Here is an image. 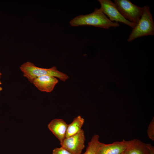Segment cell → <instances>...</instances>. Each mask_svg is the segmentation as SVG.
<instances>
[{
	"label": "cell",
	"mask_w": 154,
	"mask_h": 154,
	"mask_svg": "<svg viewBox=\"0 0 154 154\" xmlns=\"http://www.w3.org/2000/svg\"><path fill=\"white\" fill-rule=\"evenodd\" d=\"M114 1L123 17L136 25L143 13V7L138 6L129 0H114Z\"/></svg>",
	"instance_id": "cell-4"
},
{
	"label": "cell",
	"mask_w": 154,
	"mask_h": 154,
	"mask_svg": "<svg viewBox=\"0 0 154 154\" xmlns=\"http://www.w3.org/2000/svg\"><path fill=\"white\" fill-rule=\"evenodd\" d=\"M147 134L149 138L152 141H154V118L151 120L149 124L147 130Z\"/></svg>",
	"instance_id": "cell-13"
},
{
	"label": "cell",
	"mask_w": 154,
	"mask_h": 154,
	"mask_svg": "<svg viewBox=\"0 0 154 154\" xmlns=\"http://www.w3.org/2000/svg\"><path fill=\"white\" fill-rule=\"evenodd\" d=\"M20 69L23 73V76L32 84L36 78L44 75H49L58 78L65 82L69 78L65 74L58 70L55 66L48 68L37 67L33 63L27 62L22 64Z\"/></svg>",
	"instance_id": "cell-2"
},
{
	"label": "cell",
	"mask_w": 154,
	"mask_h": 154,
	"mask_svg": "<svg viewBox=\"0 0 154 154\" xmlns=\"http://www.w3.org/2000/svg\"><path fill=\"white\" fill-rule=\"evenodd\" d=\"M84 122V119L80 116L74 119L72 122L68 124L66 137H68L79 132Z\"/></svg>",
	"instance_id": "cell-11"
},
{
	"label": "cell",
	"mask_w": 154,
	"mask_h": 154,
	"mask_svg": "<svg viewBox=\"0 0 154 154\" xmlns=\"http://www.w3.org/2000/svg\"><path fill=\"white\" fill-rule=\"evenodd\" d=\"M99 136L94 134L88 143L86 151L83 154H96L98 147L100 142Z\"/></svg>",
	"instance_id": "cell-12"
},
{
	"label": "cell",
	"mask_w": 154,
	"mask_h": 154,
	"mask_svg": "<svg viewBox=\"0 0 154 154\" xmlns=\"http://www.w3.org/2000/svg\"><path fill=\"white\" fill-rule=\"evenodd\" d=\"M70 23L73 27L90 25L106 29L119 26L118 23L111 21L100 9L97 8L90 14L76 17L70 21Z\"/></svg>",
	"instance_id": "cell-1"
},
{
	"label": "cell",
	"mask_w": 154,
	"mask_h": 154,
	"mask_svg": "<svg viewBox=\"0 0 154 154\" xmlns=\"http://www.w3.org/2000/svg\"><path fill=\"white\" fill-rule=\"evenodd\" d=\"M2 88L0 86V92L2 90Z\"/></svg>",
	"instance_id": "cell-17"
},
{
	"label": "cell",
	"mask_w": 154,
	"mask_h": 154,
	"mask_svg": "<svg viewBox=\"0 0 154 154\" xmlns=\"http://www.w3.org/2000/svg\"><path fill=\"white\" fill-rule=\"evenodd\" d=\"M100 8L111 21L123 23L133 29L136 25L125 19L122 15L114 2L110 0H98Z\"/></svg>",
	"instance_id": "cell-5"
},
{
	"label": "cell",
	"mask_w": 154,
	"mask_h": 154,
	"mask_svg": "<svg viewBox=\"0 0 154 154\" xmlns=\"http://www.w3.org/2000/svg\"><path fill=\"white\" fill-rule=\"evenodd\" d=\"M124 152L125 154H149L146 143L138 139L130 140Z\"/></svg>",
	"instance_id": "cell-10"
},
{
	"label": "cell",
	"mask_w": 154,
	"mask_h": 154,
	"mask_svg": "<svg viewBox=\"0 0 154 154\" xmlns=\"http://www.w3.org/2000/svg\"><path fill=\"white\" fill-rule=\"evenodd\" d=\"M147 146L149 149V154H154V147L150 143H146Z\"/></svg>",
	"instance_id": "cell-15"
},
{
	"label": "cell",
	"mask_w": 154,
	"mask_h": 154,
	"mask_svg": "<svg viewBox=\"0 0 154 154\" xmlns=\"http://www.w3.org/2000/svg\"><path fill=\"white\" fill-rule=\"evenodd\" d=\"M143 13L138 23L132 29L127 41L131 42L139 37L154 35V22L148 6L143 7Z\"/></svg>",
	"instance_id": "cell-3"
},
{
	"label": "cell",
	"mask_w": 154,
	"mask_h": 154,
	"mask_svg": "<svg viewBox=\"0 0 154 154\" xmlns=\"http://www.w3.org/2000/svg\"><path fill=\"white\" fill-rule=\"evenodd\" d=\"M129 142V141L124 139L108 144L100 142L96 154H121L127 149Z\"/></svg>",
	"instance_id": "cell-7"
},
{
	"label": "cell",
	"mask_w": 154,
	"mask_h": 154,
	"mask_svg": "<svg viewBox=\"0 0 154 154\" xmlns=\"http://www.w3.org/2000/svg\"><path fill=\"white\" fill-rule=\"evenodd\" d=\"M85 139L84 132L82 129L78 133L66 137L60 144L72 154H81L85 147Z\"/></svg>",
	"instance_id": "cell-6"
},
{
	"label": "cell",
	"mask_w": 154,
	"mask_h": 154,
	"mask_svg": "<svg viewBox=\"0 0 154 154\" xmlns=\"http://www.w3.org/2000/svg\"><path fill=\"white\" fill-rule=\"evenodd\" d=\"M121 154H125L124 152H123V153H122Z\"/></svg>",
	"instance_id": "cell-18"
},
{
	"label": "cell",
	"mask_w": 154,
	"mask_h": 154,
	"mask_svg": "<svg viewBox=\"0 0 154 154\" xmlns=\"http://www.w3.org/2000/svg\"><path fill=\"white\" fill-rule=\"evenodd\" d=\"M1 75H2V74L0 72V85L2 84V83L0 80V78H1Z\"/></svg>",
	"instance_id": "cell-16"
},
{
	"label": "cell",
	"mask_w": 154,
	"mask_h": 154,
	"mask_svg": "<svg viewBox=\"0 0 154 154\" xmlns=\"http://www.w3.org/2000/svg\"><path fill=\"white\" fill-rule=\"evenodd\" d=\"M58 82V80L55 77L44 75L36 78L33 81L32 84L41 91L50 92Z\"/></svg>",
	"instance_id": "cell-8"
},
{
	"label": "cell",
	"mask_w": 154,
	"mask_h": 154,
	"mask_svg": "<svg viewBox=\"0 0 154 154\" xmlns=\"http://www.w3.org/2000/svg\"><path fill=\"white\" fill-rule=\"evenodd\" d=\"M68 124L61 119L56 118L48 124V127L53 134L57 138L60 143L66 138Z\"/></svg>",
	"instance_id": "cell-9"
},
{
	"label": "cell",
	"mask_w": 154,
	"mask_h": 154,
	"mask_svg": "<svg viewBox=\"0 0 154 154\" xmlns=\"http://www.w3.org/2000/svg\"><path fill=\"white\" fill-rule=\"evenodd\" d=\"M52 154H72L67 150L61 147L54 149L52 151Z\"/></svg>",
	"instance_id": "cell-14"
}]
</instances>
